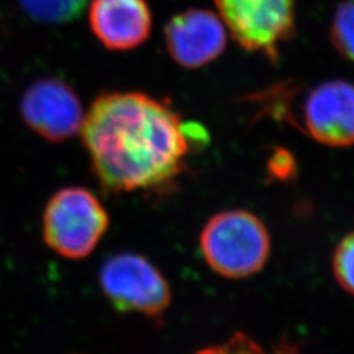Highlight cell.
I'll return each mask as SVG.
<instances>
[{"mask_svg":"<svg viewBox=\"0 0 354 354\" xmlns=\"http://www.w3.org/2000/svg\"><path fill=\"white\" fill-rule=\"evenodd\" d=\"M20 113L26 127L54 143L80 134L86 117L75 89L57 77L30 84L21 97Z\"/></svg>","mask_w":354,"mask_h":354,"instance_id":"obj_6","label":"cell"},{"mask_svg":"<svg viewBox=\"0 0 354 354\" xmlns=\"http://www.w3.org/2000/svg\"><path fill=\"white\" fill-rule=\"evenodd\" d=\"M80 134L95 175L115 193L172 183L192 146L188 124L168 104L142 92L102 93Z\"/></svg>","mask_w":354,"mask_h":354,"instance_id":"obj_1","label":"cell"},{"mask_svg":"<svg viewBox=\"0 0 354 354\" xmlns=\"http://www.w3.org/2000/svg\"><path fill=\"white\" fill-rule=\"evenodd\" d=\"M232 38L245 50L272 61L294 33L295 0H214Z\"/></svg>","mask_w":354,"mask_h":354,"instance_id":"obj_5","label":"cell"},{"mask_svg":"<svg viewBox=\"0 0 354 354\" xmlns=\"http://www.w3.org/2000/svg\"><path fill=\"white\" fill-rule=\"evenodd\" d=\"M298 127L319 143L332 147L353 146V83L329 80L311 89L304 99Z\"/></svg>","mask_w":354,"mask_h":354,"instance_id":"obj_7","label":"cell"},{"mask_svg":"<svg viewBox=\"0 0 354 354\" xmlns=\"http://www.w3.org/2000/svg\"><path fill=\"white\" fill-rule=\"evenodd\" d=\"M165 45L176 64L198 68L213 62L226 48V28L218 15L188 10L174 16L165 26Z\"/></svg>","mask_w":354,"mask_h":354,"instance_id":"obj_8","label":"cell"},{"mask_svg":"<svg viewBox=\"0 0 354 354\" xmlns=\"http://www.w3.org/2000/svg\"><path fill=\"white\" fill-rule=\"evenodd\" d=\"M200 247L209 266L227 279L250 277L266 266L270 239L264 223L245 210L214 215L203 227Z\"/></svg>","mask_w":354,"mask_h":354,"instance_id":"obj_2","label":"cell"},{"mask_svg":"<svg viewBox=\"0 0 354 354\" xmlns=\"http://www.w3.org/2000/svg\"><path fill=\"white\" fill-rule=\"evenodd\" d=\"M92 33L109 50H131L151 33L152 16L147 0H92Z\"/></svg>","mask_w":354,"mask_h":354,"instance_id":"obj_9","label":"cell"},{"mask_svg":"<svg viewBox=\"0 0 354 354\" xmlns=\"http://www.w3.org/2000/svg\"><path fill=\"white\" fill-rule=\"evenodd\" d=\"M330 41L344 58L354 62V0H345L337 7L330 24Z\"/></svg>","mask_w":354,"mask_h":354,"instance_id":"obj_11","label":"cell"},{"mask_svg":"<svg viewBox=\"0 0 354 354\" xmlns=\"http://www.w3.org/2000/svg\"><path fill=\"white\" fill-rule=\"evenodd\" d=\"M297 169L295 160L291 153L283 149H276L268 160V171L279 180H288L294 176Z\"/></svg>","mask_w":354,"mask_h":354,"instance_id":"obj_13","label":"cell"},{"mask_svg":"<svg viewBox=\"0 0 354 354\" xmlns=\"http://www.w3.org/2000/svg\"><path fill=\"white\" fill-rule=\"evenodd\" d=\"M109 227V214L97 196L67 187L51 196L42 215V236L51 251L70 260L88 257Z\"/></svg>","mask_w":354,"mask_h":354,"instance_id":"obj_3","label":"cell"},{"mask_svg":"<svg viewBox=\"0 0 354 354\" xmlns=\"http://www.w3.org/2000/svg\"><path fill=\"white\" fill-rule=\"evenodd\" d=\"M99 282L106 299L121 313L158 319L171 304L169 283L142 254H113L102 264Z\"/></svg>","mask_w":354,"mask_h":354,"instance_id":"obj_4","label":"cell"},{"mask_svg":"<svg viewBox=\"0 0 354 354\" xmlns=\"http://www.w3.org/2000/svg\"><path fill=\"white\" fill-rule=\"evenodd\" d=\"M332 268L342 289L354 295V232L345 236L337 245Z\"/></svg>","mask_w":354,"mask_h":354,"instance_id":"obj_12","label":"cell"},{"mask_svg":"<svg viewBox=\"0 0 354 354\" xmlns=\"http://www.w3.org/2000/svg\"><path fill=\"white\" fill-rule=\"evenodd\" d=\"M24 12L45 24H64L77 19L88 0H17Z\"/></svg>","mask_w":354,"mask_h":354,"instance_id":"obj_10","label":"cell"}]
</instances>
